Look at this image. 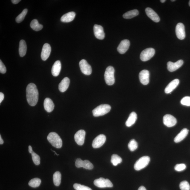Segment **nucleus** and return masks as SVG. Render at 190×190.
<instances>
[{
	"label": "nucleus",
	"instance_id": "nucleus-1",
	"mask_svg": "<svg viewBox=\"0 0 190 190\" xmlns=\"http://www.w3.org/2000/svg\"><path fill=\"white\" fill-rule=\"evenodd\" d=\"M26 100L31 106H35L38 99V92L36 85L31 83L28 85L26 89Z\"/></svg>",
	"mask_w": 190,
	"mask_h": 190
},
{
	"label": "nucleus",
	"instance_id": "nucleus-2",
	"mask_svg": "<svg viewBox=\"0 0 190 190\" xmlns=\"http://www.w3.org/2000/svg\"><path fill=\"white\" fill-rule=\"evenodd\" d=\"M47 140L53 147L60 148L62 145V141L59 136L55 132H51L47 136Z\"/></svg>",
	"mask_w": 190,
	"mask_h": 190
},
{
	"label": "nucleus",
	"instance_id": "nucleus-3",
	"mask_svg": "<svg viewBox=\"0 0 190 190\" xmlns=\"http://www.w3.org/2000/svg\"><path fill=\"white\" fill-rule=\"evenodd\" d=\"M111 107L108 104H102L97 106L92 111L94 117H97L104 115L111 110Z\"/></svg>",
	"mask_w": 190,
	"mask_h": 190
},
{
	"label": "nucleus",
	"instance_id": "nucleus-4",
	"mask_svg": "<svg viewBox=\"0 0 190 190\" xmlns=\"http://www.w3.org/2000/svg\"><path fill=\"white\" fill-rule=\"evenodd\" d=\"M115 70L113 67L109 66L106 68L104 74L105 80L107 85L111 86L115 82L114 74Z\"/></svg>",
	"mask_w": 190,
	"mask_h": 190
},
{
	"label": "nucleus",
	"instance_id": "nucleus-5",
	"mask_svg": "<svg viewBox=\"0 0 190 190\" xmlns=\"http://www.w3.org/2000/svg\"><path fill=\"white\" fill-rule=\"evenodd\" d=\"M150 158L148 156H144L140 158L136 162L134 165V169L137 171H139L144 168L149 164Z\"/></svg>",
	"mask_w": 190,
	"mask_h": 190
},
{
	"label": "nucleus",
	"instance_id": "nucleus-6",
	"mask_svg": "<svg viewBox=\"0 0 190 190\" xmlns=\"http://www.w3.org/2000/svg\"><path fill=\"white\" fill-rule=\"evenodd\" d=\"M155 54L154 49L150 48L146 49L141 52L140 54V59L143 61H147L153 57Z\"/></svg>",
	"mask_w": 190,
	"mask_h": 190
},
{
	"label": "nucleus",
	"instance_id": "nucleus-7",
	"mask_svg": "<svg viewBox=\"0 0 190 190\" xmlns=\"http://www.w3.org/2000/svg\"><path fill=\"white\" fill-rule=\"evenodd\" d=\"M95 186L97 187L104 188L106 187H113V184L108 179H105L103 177L95 180L94 181Z\"/></svg>",
	"mask_w": 190,
	"mask_h": 190
},
{
	"label": "nucleus",
	"instance_id": "nucleus-8",
	"mask_svg": "<svg viewBox=\"0 0 190 190\" xmlns=\"http://www.w3.org/2000/svg\"><path fill=\"white\" fill-rule=\"evenodd\" d=\"M75 166L77 168L83 167L86 169L91 170L93 169V165L88 160H83L80 158H77L75 163Z\"/></svg>",
	"mask_w": 190,
	"mask_h": 190
},
{
	"label": "nucleus",
	"instance_id": "nucleus-9",
	"mask_svg": "<svg viewBox=\"0 0 190 190\" xmlns=\"http://www.w3.org/2000/svg\"><path fill=\"white\" fill-rule=\"evenodd\" d=\"M79 66L83 73L87 75L91 74L92 67L86 60L83 59L80 61L79 62Z\"/></svg>",
	"mask_w": 190,
	"mask_h": 190
},
{
	"label": "nucleus",
	"instance_id": "nucleus-10",
	"mask_svg": "<svg viewBox=\"0 0 190 190\" xmlns=\"http://www.w3.org/2000/svg\"><path fill=\"white\" fill-rule=\"evenodd\" d=\"M163 122L164 125L168 127H172L174 126L177 123V120L173 116L167 114L163 118Z\"/></svg>",
	"mask_w": 190,
	"mask_h": 190
},
{
	"label": "nucleus",
	"instance_id": "nucleus-11",
	"mask_svg": "<svg viewBox=\"0 0 190 190\" xmlns=\"http://www.w3.org/2000/svg\"><path fill=\"white\" fill-rule=\"evenodd\" d=\"M106 140L105 135L101 134L98 135L93 141L92 145L94 148H100L103 146Z\"/></svg>",
	"mask_w": 190,
	"mask_h": 190
},
{
	"label": "nucleus",
	"instance_id": "nucleus-12",
	"mask_svg": "<svg viewBox=\"0 0 190 190\" xmlns=\"http://www.w3.org/2000/svg\"><path fill=\"white\" fill-rule=\"evenodd\" d=\"M176 34L177 37L180 40L184 39L186 37V33H185V27L184 24L180 23L177 24L176 30Z\"/></svg>",
	"mask_w": 190,
	"mask_h": 190
},
{
	"label": "nucleus",
	"instance_id": "nucleus-13",
	"mask_svg": "<svg viewBox=\"0 0 190 190\" xmlns=\"http://www.w3.org/2000/svg\"><path fill=\"white\" fill-rule=\"evenodd\" d=\"M86 132L83 130H80L75 134L74 139L78 145H82L84 143Z\"/></svg>",
	"mask_w": 190,
	"mask_h": 190
},
{
	"label": "nucleus",
	"instance_id": "nucleus-14",
	"mask_svg": "<svg viewBox=\"0 0 190 190\" xmlns=\"http://www.w3.org/2000/svg\"><path fill=\"white\" fill-rule=\"evenodd\" d=\"M183 64L184 61L182 60H179L175 63L169 61L167 63V69L170 72H174L181 67Z\"/></svg>",
	"mask_w": 190,
	"mask_h": 190
},
{
	"label": "nucleus",
	"instance_id": "nucleus-15",
	"mask_svg": "<svg viewBox=\"0 0 190 190\" xmlns=\"http://www.w3.org/2000/svg\"><path fill=\"white\" fill-rule=\"evenodd\" d=\"M150 73L147 70H143L139 75L140 81L143 85H147L149 82Z\"/></svg>",
	"mask_w": 190,
	"mask_h": 190
},
{
	"label": "nucleus",
	"instance_id": "nucleus-16",
	"mask_svg": "<svg viewBox=\"0 0 190 190\" xmlns=\"http://www.w3.org/2000/svg\"><path fill=\"white\" fill-rule=\"evenodd\" d=\"M94 32L95 36L99 40H103L105 38L104 29L101 26L95 24L94 26Z\"/></svg>",
	"mask_w": 190,
	"mask_h": 190
},
{
	"label": "nucleus",
	"instance_id": "nucleus-17",
	"mask_svg": "<svg viewBox=\"0 0 190 190\" xmlns=\"http://www.w3.org/2000/svg\"><path fill=\"white\" fill-rule=\"evenodd\" d=\"M130 46V41L128 40L122 41L117 48V50L121 54H124L128 50Z\"/></svg>",
	"mask_w": 190,
	"mask_h": 190
},
{
	"label": "nucleus",
	"instance_id": "nucleus-18",
	"mask_svg": "<svg viewBox=\"0 0 190 190\" xmlns=\"http://www.w3.org/2000/svg\"><path fill=\"white\" fill-rule=\"evenodd\" d=\"M51 47L49 44L46 43L43 46L42 52L41 53V57L43 61L47 60L50 54Z\"/></svg>",
	"mask_w": 190,
	"mask_h": 190
},
{
	"label": "nucleus",
	"instance_id": "nucleus-19",
	"mask_svg": "<svg viewBox=\"0 0 190 190\" xmlns=\"http://www.w3.org/2000/svg\"><path fill=\"white\" fill-rule=\"evenodd\" d=\"M146 14L148 18L155 22H158L160 21V18L156 13L152 9L147 8L145 9Z\"/></svg>",
	"mask_w": 190,
	"mask_h": 190
},
{
	"label": "nucleus",
	"instance_id": "nucleus-20",
	"mask_svg": "<svg viewBox=\"0 0 190 190\" xmlns=\"http://www.w3.org/2000/svg\"><path fill=\"white\" fill-rule=\"evenodd\" d=\"M178 79H175L169 83L165 89V92L167 94L171 93L173 90L176 88L179 84Z\"/></svg>",
	"mask_w": 190,
	"mask_h": 190
},
{
	"label": "nucleus",
	"instance_id": "nucleus-21",
	"mask_svg": "<svg viewBox=\"0 0 190 190\" xmlns=\"http://www.w3.org/2000/svg\"><path fill=\"white\" fill-rule=\"evenodd\" d=\"M70 84V80L69 78L65 77L60 83L58 85V89L61 92H64L66 91L69 88Z\"/></svg>",
	"mask_w": 190,
	"mask_h": 190
},
{
	"label": "nucleus",
	"instance_id": "nucleus-22",
	"mask_svg": "<svg viewBox=\"0 0 190 190\" xmlns=\"http://www.w3.org/2000/svg\"><path fill=\"white\" fill-rule=\"evenodd\" d=\"M75 14L74 12H69L63 15L61 18V21L64 23H69L74 20Z\"/></svg>",
	"mask_w": 190,
	"mask_h": 190
},
{
	"label": "nucleus",
	"instance_id": "nucleus-23",
	"mask_svg": "<svg viewBox=\"0 0 190 190\" xmlns=\"http://www.w3.org/2000/svg\"><path fill=\"white\" fill-rule=\"evenodd\" d=\"M44 107L46 111L48 113H51L54 108V104L52 99L46 98L44 101Z\"/></svg>",
	"mask_w": 190,
	"mask_h": 190
},
{
	"label": "nucleus",
	"instance_id": "nucleus-24",
	"mask_svg": "<svg viewBox=\"0 0 190 190\" xmlns=\"http://www.w3.org/2000/svg\"><path fill=\"white\" fill-rule=\"evenodd\" d=\"M61 69V64L60 61L57 60L53 65L52 73L53 76L57 77L59 75Z\"/></svg>",
	"mask_w": 190,
	"mask_h": 190
},
{
	"label": "nucleus",
	"instance_id": "nucleus-25",
	"mask_svg": "<svg viewBox=\"0 0 190 190\" xmlns=\"http://www.w3.org/2000/svg\"><path fill=\"white\" fill-rule=\"evenodd\" d=\"M189 131V130L186 128L183 129L181 132L174 138L175 142L176 143H179L184 140L188 134Z\"/></svg>",
	"mask_w": 190,
	"mask_h": 190
},
{
	"label": "nucleus",
	"instance_id": "nucleus-26",
	"mask_svg": "<svg viewBox=\"0 0 190 190\" xmlns=\"http://www.w3.org/2000/svg\"><path fill=\"white\" fill-rule=\"evenodd\" d=\"M137 114L135 112L131 113L129 116L126 122V125L127 127H130L134 124L137 120Z\"/></svg>",
	"mask_w": 190,
	"mask_h": 190
},
{
	"label": "nucleus",
	"instance_id": "nucleus-27",
	"mask_svg": "<svg viewBox=\"0 0 190 190\" xmlns=\"http://www.w3.org/2000/svg\"><path fill=\"white\" fill-rule=\"evenodd\" d=\"M27 50V46L25 41L21 40L19 42V53L20 57H23L26 54Z\"/></svg>",
	"mask_w": 190,
	"mask_h": 190
},
{
	"label": "nucleus",
	"instance_id": "nucleus-28",
	"mask_svg": "<svg viewBox=\"0 0 190 190\" xmlns=\"http://www.w3.org/2000/svg\"><path fill=\"white\" fill-rule=\"evenodd\" d=\"M30 26L32 29L35 31H39L42 29L43 26L42 24L39 23L37 19H34L32 21Z\"/></svg>",
	"mask_w": 190,
	"mask_h": 190
},
{
	"label": "nucleus",
	"instance_id": "nucleus-29",
	"mask_svg": "<svg viewBox=\"0 0 190 190\" xmlns=\"http://www.w3.org/2000/svg\"><path fill=\"white\" fill-rule=\"evenodd\" d=\"M139 11L135 9L131 10L124 14L123 15L124 18L129 19L132 18L138 15Z\"/></svg>",
	"mask_w": 190,
	"mask_h": 190
},
{
	"label": "nucleus",
	"instance_id": "nucleus-30",
	"mask_svg": "<svg viewBox=\"0 0 190 190\" xmlns=\"http://www.w3.org/2000/svg\"><path fill=\"white\" fill-rule=\"evenodd\" d=\"M61 174L58 171L56 172L53 176V184L56 186H58L61 184Z\"/></svg>",
	"mask_w": 190,
	"mask_h": 190
},
{
	"label": "nucleus",
	"instance_id": "nucleus-31",
	"mask_svg": "<svg viewBox=\"0 0 190 190\" xmlns=\"http://www.w3.org/2000/svg\"><path fill=\"white\" fill-rule=\"evenodd\" d=\"M122 161L121 158L117 155L113 154L112 156L111 162L114 166H117Z\"/></svg>",
	"mask_w": 190,
	"mask_h": 190
},
{
	"label": "nucleus",
	"instance_id": "nucleus-32",
	"mask_svg": "<svg viewBox=\"0 0 190 190\" xmlns=\"http://www.w3.org/2000/svg\"><path fill=\"white\" fill-rule=\"evenodd\" d=\"M41 180L38 178L31 179L29 182V186L33 188H36L40 186L41 183Z\"/></svg>",
	"mask_w": 190,
	"mask_h": 190
},
{
	"label": "nucleus",
	"instance_id": "nucleus-33",
	"mask_svg": "<svg viewBox=\"0 0 190 190\" xmlns=\"http://www.w3.org/2000/svg\"><path fill=\"white\" fill-rule=\"evenodd\" d=\"M28 13V10L27 9H24L21 13L19 14L18 16L16 18V21L18 23H20L22 22L27 14Z\"/></svg>",
	"mask_w": 190,
	"mask_h": 190
},
{
	"label": "nucleus",
	"instance_id": "nucleus-34",
	"mask_svg": "<svg viewBox=\"0 0 190 190\" xmlns=\"http://www.w3.org/2000/svg\"><path fill=\"white\" fill-rule=\"evenodd\" d=\"M128 146L131 152H133L138 148V143L135 140H131L128 144Z\"/></svg>",
	"mask_w": 190,
	"mask_h": 190
},
{
	"label": "nucleus",
	"instance_id": "nucleus-35",
	"mask_svg": "<svg viewBox=\"0 0 190 190\" xmlns=\"http://www.w3.org/2000/svg\"><path fill=\"white\" fill-rule=\"evenodd\" d=\"M32 158L34 164L36 165H39L40 164V157L39 156L36 154L35 152H31Z\"/></svg>",
	"mask_w": 190,
	"mask_h": 190
},
{
	"label": "nucleus",
	"instance_id": "nucleus-36",
	"mask_svg": "<svg viewBox=\"0 0 190 190\" xmlns=\"http://www.w3.org/2000/svg\"><path fill=\"white\" fill-rule=\"evenodd\" d=\"M74 188L76 190H92L88 187L79 184H75L73 185Z\"/></svg>",
	"mask_w": 190,
	"mask_h": 190
},
{
	"label": "nucleus",
	"instance_id": "nucleus-37",
	"mask_svg": "<svg viewBox=\"0 0 190 190\" xmlns=\"http://www.w3.org/2000/svg\"><path fill=\"white\" fill-rule=\"evenodd\" d=\"M180 187L181 190H190V186L188 182L186 181H183L180 184Z\"/></svg>",
	"mask_w": 190,
	"mask_h": 190
},
{
	"label": "nucleus",
	"instance_id": "nucleus-38",
	"mask_svg": "<svg viewBox=\"0 0 190 190\" xmlns=\"http://www.w3.org/2000/svg\"><path fill=\"white\" fill-rule=\"evenodd\" d=\"M181 103L182 105L190 106V97H185L183 98L181 101Z\"/></svg>",
	"mask_w": 190,
	"mask_h": 190
},
{
	"label": "nucleus",
	"instance_id": "nucleus-39",
	"mask_svg": "<svg viewBox=\"0 0 190 190\" xmlns=\"http://www.w3.org/2000/svg\"><path fill=\"white\" fill-rule=\"evenodd\" d=\"M186 165L184 164H177L175 167V170L177 172H181L183 171L186 169Z\"/></svg>",
	"mask_w": 190,
	"mask_h": 190
},
{
	"label": "nucleus",
	"instance_id": "nucleus-40",
	"mask_svg": "<svg viewBox=\"0 0 190 190\" xmlns=\"http://www.w3.org/2000/svg\"><path fill=\"white\" fill-rule=\"evenodd\" d=\"M6 72V69L5 65L2 62L1 60H0V72L2 74H5Z\"/></svg>",
	"mask_w": 190,
	"mask_h": 190
},
{
	"label": "nucleus",
	"instance_id": "nucleus-41",
	"mask_svg": "<svg viewBox=\"0 0 190 190\" xmlns=\"http://www.w3.org/2000/svg\"><path fill=\"white\" fill-rule=\"evenodd\" d=\"M4 96L3 93H0V103H2L4 99Z\"/></svg>",
	"mask_w": 190,
	"mask_h": 190
},
{
	"label": "nucleus",
	"instance_id": "nucleus-42",
	"mask_svg": "<svg viewBox=\"0 0 190 190\" xmlns=\"http://www.w3.org/2000/svg\"><path fill=\"white\" fill-rule=\"evenodd\" d=\"M21 0H12L11 2L14 4H17L21 1Z\"/></svg>",
	"mask_w": 190,
	"mask_h": 190
},
{
	"label": "nucleus",
	"instance_id": "nucleus-43",
	"mask_svg": "<svg viewBox=\"0 0 190 190\" xmlns=\"http://www.w3.org/2000/svg\"><path fill=\"white\" fill-rule=\"evenodd\" d=\"M33 151L32 149V148L31 147L30 145H29V152L30 153H31Z\"/></svg>",
	"mask_w": 190,
	"mask_h": 190
},
{
	"label": "nucleus",
	"instance_id": "nucleus-44",
	"mask_svg": "<svg viewBox=\"0 0 190 190\" xmlns=\"http://www.w3.org/2000/svg\"><path fill=\"white\" fill-rule=\"evenodd\" d=\"M138 190H147V189H146L145 187L141 186L138 188Z\"/></svg>",
	"mask_w": 190,
	"mask_h": 190
},
{
	"label": "nucleus",
	"instance_id": "nucleus-45",
	"mask_svg": "<svg viewBox=\"0 0 190 190\" xmlns=\"http://www.w3.org/2000/svg\"><path fill=\"white\" fill-rule=\"evenodd\" d=\"M3 143L4 141L2 138L1 136L0 135V144H3Z\"/></svg>",
	"mask_w": 190,
	"mask_h": 190
},
{
	"label": "nucleus",
	"instance_id": "nucleus-46",
	"mask_svg": "<svg viewBox=\"0 0 190 190\" xmlns=\"http://www.w3.org/2000/svg\"><path fill=\"white\" fill-rule=\"evenodd\" d=\"M165 1H166L165 0H161V1H160V2L162 3H164Z\"/></svg>",
	"mask_w": 190,
	"mask_h": 190
},
{
	"label": "nucleus",
	"instance_id": "nucleus-47",
	"mask_svg": "<svg viewBox=\"0 0 190 190\" xmlns=\"http://www.w3.org/2000/svg\"><path fill=\"white\" fill-rule=\"evenodd\" d=\"M52 151H53V152H54L55 153V154L56 155H57V156L59 155L57 154V153H56L55 151H53V150H52Z\"/></svg>",
	"mask_w": 190,
	"mask_h": 190
},
{
	"label": "nucleus",
	"instance_id": "nucleus-48",
	"mask_svg": "<svg viewBox=\"0 0 190 190\" xmlns=\"http://www.w3.org/2000/svg\"><path fill=\"white\" fill-rule=\"evenodd\" d=\"M189 6H190V1L189 2Z\"/></svg>",
	"mask_w": 190,
	"mask_h": 190
},
{
	"label": "nucleus",
	"instance_id": "nucleus-49",
	"mask_svg": "<svg viewBox=\"0 0 190 190\" xmlns=\"http://www.w3.org/2000/svg\"><path fill=\"white\" fill-rule=\"evenodd\" d=\"M175 1V0H172V1H171L172 2H174Z\"/></svg>",
	"mask_w": 190,
	"mask_h": 190
}]
</instances>
